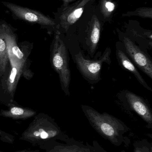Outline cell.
<instances>
[{"label": "cell", "mask_w": 152, "mask_h": 152, "mask_svg": "<svg viewBox=\"0 0 152 152\" xmlns=\"http://www.w3.org/2000/svg\"><path fill=\"white\" fill-rule=\"evenodd\" d=\"M2 26L3 37L7 45L10 63L25 65L26 59V55L19 48L15 36L7 26L2 25Z\"/></svg>", "instance_id": "obj_8"}, {"label": "cell", "mask_w": 152, "mask_h": 152, "mask_svg": "<svg viewBox=\"0 0 152 152\" xmlns=\"http://www.w3.org/2000/svg\"><path fill=\"white\" fill-rule=\"evenodd\" d=\"M82 109L92 126L103 136L117 143L126 126L120 120L108 113H101L93 107L82 105Z\"/></svg>", "instance_id": "obj_1"}, {"label": "cell", "mask_w": 152, "mask_h": 152, "mask_svg": "<svg viewBox=\"0 0 152 152\" xmlns=\"http://www.w3.org/2000/svg\"><path fill=\"white\" fill-rule=\"evenodd\" d=\"M35 114V112L30 109L14 106L8 110L2 111L1 115L6 118L13 119H27Z\"/></svg>", "instance_id": "obj_13"}, {"label": "cell", "mask_w": 152, "mask_h": 152, "mask_svg": "<svg viewBox=\"0 0 152 152\" xmlns=\"http://www.w3.org/2000/svg\"><path fill=\"white\" fill-rule=\"evenodd\" d=\"M135 152H149L147 151L145 148H139V149H136L135 151Z\"/></svg>", "instance_id": "obj_19"}, {"label": "cell", "mask_w": 152, "mask_h": 152, "mask_svg": "<svg viewBox=\"0 0 152 152\" xmlns=\"http://www.w3.org/2000/svg\"><path fill=\"white\" fill-rule=\"evenodd\" d=\"M138 16L143 18H149L151 19L152 18V7H143L137 8L134 11L128 12L126 13H123V17H130V16Z\"/></svg>", "instance_id": "obj_16"}, {"label": "cell", "mask_w": 152, "mask_h": 152, "mask_svg": "<svg viewBox=\"0 0 152 152\" xmlns=\"http://www.w3.org/2000/svg\"><path fill=\"white\" fill-rule=\"evenodd\" d=\"M100 10L101 12L105 19H109L112 16L116 5L112 0H101Z\"/></svg>", "instance_id": "obj_15"}, {"label": "cell", "mask_w": 152, "mask_h": 152, "mask_svg": "<svg viewBox=\"0 0 152 152\" xmlns=\"http://www.w3.org/2000/svg\"><path fill=\"white\" fill-rule=\"evenodd\" d=\"M126 52L135 65L152 79V61L151 58L128 37L123 39Z\"/></svg>", "instance_id": "obj_7"}, {"label": "cell", "mask_w": 152, "mask_h": 152, "mask_svg": "<svg viewBox=\"0 0 152 152\" xmlns=\"http://www.w3.org/2000/svg\"><path fill=\"white\" fill-rule=\"evenodd\" d=\"M76 0H62L63 2V4L61 6V8H64L69 5L70 3L75 1Z\"/></svg>", "instance_id": "obj_18"}, {"label": "cell", "mask_w": 152, "mask_h": 152, "mask_svg": "<svg viewBox=\"0 0 152 152\" xmlns=\"http://www.w3.org/2000/svg\"><path fill=\"white\" fill-rule=\"evenodd\" d=\"M11 66V70L10 75L7 80V88L8 93L11 95L14 94L19 79L22 74H29V71H25V65L18 64L16 63H10Z\"/></svg>", "instance_id": "obj_12"}, {"label": "cell", "mask_w": 152, "mask_h": 152, "mask_svg": "<svg viewBox=\"0 0 152 152\" xmlns=\"http://www.w3.org/2000/svg\"><path fill=\"white\" fill-rule=\"evenodd\" d=\"M51 152H92L88 149L80 148L78 146H70L59 147L54 149Z\"/></svg>", "instance_id": "obj_17"}, {"label": "cell", "mask_w": 152, "mask_h": 152, "mask_svg": "<svg viewBox=\"0 0 152 152\" xmlns=\"http://www.w3.org/2000/svg\"><path fill=\"white\" fill-rule=\"evenodd\" d=\"M2 3L11 12L14 17L19 19L42 26L57 27L56 21L39 12L8 2H2Z\"/></svg>", "instance_id": "obj_5"}, {"label": "cell", "mask_w": 152, "mask_h": 152, "mask_svg": "<svg viewBox=\"0 0 152 152\" xmlns=\"http://www.w3.org/2000/svg\"><path fill=\"white\" fill-rule=\"evenodd\" d=\"M1 134V130H0V134Z\"/></svg>", "instance_id": "obj_21"}, {"label": "cell", "mask_w": 152, "mask_h": 152, "mask_svg": "<svg viewBox=\"0 0 152 152\" xmlns=\"http://www.w3.org/2000/svg\"><path fill=\"white\" fill-rule=\"evenodd\" d=\"M127 102L130 108L149 125L152 124L151 110L146 101L135 94L127 91L126 94Z\"/></svg>", "instance_id": "obj_9"}, {"label": "cell", "mask_w": 152, "mask_h": 152, "mask_svg": "<svg viewBox=\"0 0 152 152\" xmlns=\"http://www.w3.org/2000/svg\"><path fill=\"white\" fill-rule=\"evenodd\" d=\"M9 62L7 45L3 34V26L2 25H0V76L5 73Z\"/></svg>", "instance_id": "obj_14"}, {"label": "cell", "mask_w": 152, "mask_h": 152, "mask_svg": "<svg viewBox=\"0 0 152 152\" xmlns=\"http://www.w3.org/2000/svg\"><path fill=\"white\" fill-rule=\"evenodd\" d=\"M26 152V151H22V152Z\"/></svg>", "instance_id": "obj_20"}, {"label": "cell", "mask_w": 152, "mask_h": 152, "mask_svg": "<svg viewBox=\"0 0 152 152\" xmlns=\"http://www.w3.org/2000/svg\"><path fill=\"white\" fill-rule=\"evenodd\" d=\"M52 66L58 74L62 88L65 94L70 96L71 74L69 65L68 49L59 35L56 34L52 46L51 53Z\"/></svg>", "instance_id": "obj_2"}, {"label": "cell", "mask_w": 152, "mask_h": 152, "mask_svg": "<svg viewBox=\"0 0 152 152\" xmlns=\"http://www.w3.org/2000/svg\"><path fill=\"white\" fill-rule=\"evenodd\" d=\"M59 133L58 128L53 123L47 118H40L33 121L22 137L26 140L37 141L52 138Z\"/></svg>", "instance_id": "obj_6"}, {"label": "cell", "mask_w": 152, "mask_h": 152, "mask_svg": "<svg viewBox=\"0 0 152 152\" xmlns=\"http://www.w3.org/2000/svg\"><path fill=\"white\" fill-rule=\"evenodd\" d=\"M111 53L110 48L108 47L99 59L91 60L86 59L82 53L79 52L75 56V61L79 70L85 79L90 83L94 84L101 79V70L103 63L110 64Z\"/></svg>", "instance_id": "obj_3"}, {"label": "cell", "mask_w": 152, "mask_h": 152, "mask_svg": "<svg viewBox=\"0 0 152 152\" xmlns=\"http://www.w3.org/2000/svg\"><path fill=\"white\" fill-rule=\"evenodd\" d=\"M101 24L97 16L94 14L88 24L86 42L88 51L93 56L96 51L100 41Z\"/></svg>", "instance_id": "obj_10"}, {"label": "cell", "mask_w": 152, "mask_h": 152, "mask_svg": "<svg viewBox=\"0 0 152 152\" xmlns=\"http://www.w3.org/2000/svg\"><path fill=\"white\" fill-rule=\"evenodd\" d=\"M116 52L117 58L120 65L124 69L132 73L144 87L152 92V88L148 86L146 81L139 73L136 67L132 63L126 53L120 50H117Z\"/></svg>", "instance_id": "obj_11"}, {"label": "cell", "mask_w": 152, "mask_h": 152, "mask_svg": "<svg viewBox=\"0 0 152 152\" xmlns=\"http://www.w3.org/2000/svg\"><path fill=\"white\" fill-rule=\"evenodd\" d=\"M95 0H78L67 7L59 9L57 15V27L67 32L82 16L86 7L92 4Z\"/></svg>", "instance_id": "obj_4"}]
</instances>
